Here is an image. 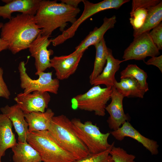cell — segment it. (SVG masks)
<instances>
[{
  "label": "cell",
  "instance_id": "5",
  "mask_svg": "<svg viewBox=\"0 0 162 162\" xmlns=\"http://www.w3.org/2000/svg\"><path fill=\"white\" fill-rule=\"evenodd\" d=\"M71 121L73 131L90 154L102 152L111 146V144L108 142L110 133H102L96 124H94L90 121L83 123L80 119L75 118Z\"/></svg>",
  "mask_w": 162,
  "mask_h": 162
},
{
  "label": "cell",
  "instance_id": "36",
  "mask_svg": "<svg viewBox=\"0 0 162 162\" xmlns=\"http://www.w3.org/2000/svg\"></svg>",
  "mask_w": 162,
  "mask_h": 162
},
{
  "label": "cell",
  "instance_id": "11",
  "mask_svg": "<svg viewBox=\"0 0 162 162\" xmlns=\"http://www.w3.org/2000/svg\"><path fill=\"white\" fill-rule=\"evenodd\" d=\"M51 97L48 92L38 91L25 94L20 93L14 98L24 114L32 112H44L48 108Z\"/></svg>",
  "mask_w": 162,
  "mask_h": 162
},
{
  "label": "cell",
  "instance_id": "3",
  "mask_svg": "<svg viewBox=\"0 0 162 162\" xmlns=\"http://www.w3.org/2000/svg\"><path fill=\"white\" fill-rule=\"evenodd\" d=\"M47 130L58 143L76 160L84 158L90 154L73 131L71 121L66 116L62 114L54 116Z\"/></svg>",
  "mask_w": 162,
  "mask_h": 162
},
{
  "label": "cell",
  "instance_id": "14",
  "mask_svg": "<svg viewBox=\"0 0 162 162\" xmlns=\"http://www.w3.org/2000/svg\"><path fill=\"white\" fill-rule=\"evenodd\" d=\"M110 134L119 141L123 140L126 137H130L142 144L152 155L158 154L159 146L157 141L143 136L128 121L125 122L122 127L111 131Z\"/></svg>",
  "mask_w": 162,
  "mask_h": 162
},
{
  "label": "cell",
  "instance_id": "21",
  "mask_svg": "<svg viewBox=\"0 0 162 162\" xmlns=\"http://www.w3.org/2000/svg\"><path fill=\"white\" fill-rule=\"evenodd\" d=\"M12 126L10 120L4 115L0 114V159L5 155L7 149L12 148L17 143Z\"/></svg>",
  "mask_w": 162,
  "mask_h": 162
},
{
  "label": "cell",
  "instance_id": "33",
  "mask_svg": "<svg viewBox=\"0 0 162 162\" xmlns=\"http://www.w3.org/2000/svg\"><path fill=\"white\" fill-rule=\"evenodd\" d=\"M3 23L0 22V29L2 28ZM8 49V44L5 41L3 40L0 37V52L5 50Z\"/></svg>",
  "mask_w": 162,
  "mask_h": 162
},
{
  "label": "cell",
  "instance_id": "23",
  "mask_svg": "<svg viewBox=\"0 0 162 162\" xmlns=\"http://www.w3.org/2000/svg\"><path fill=\"white\" fill-rule=\"evenodd\" d=\"M120 82L116 80L114 86L124 98L136 97L143 98L145 92L135 79L127 78L121 79Z\"/></svg>",
  "mask_w": 162,
  "mask_h": 162
},
{
  "label": "cell",
  "instance_id": "26",
  "mask_svg": "<svg viewBox=\"0 0 162 162\" xmlns=\"http://www.w3.org/2000/svg\"><path fill=\"white\" fill-rule=\"evenodd\" d=\"M147 73L135 64H128L120 73L121 79L127 78H131L135 79L145 92L149 90L147 82Z\"/></svg>",
  "mask_w": 162,
  "mask_h": 162
},
{
  "label": "cell",
  "instance_id": "30",
  "mask_svg": "<svg viewBox=\"0 0 162 162\" xmlns=\"http://www.w3.org/2000/svg\"><path fill=\"white\" fill-rule=\"evenodd\" d=\"M3 70L0 66V97L9 99L10 93L3 77Z\"/></svg>",
  "mask_w": 162,
  "mask_h": 162
},
{
  "label": "cell",
  "instance_id": "4",
  "mask_svg": "<svg viewBox=\"0 0 162 162\" xmlns=\"http://www.w3.org/2000/svg\"><path fill=\"white\" fill-rule=\"evenodd\" d=\"M26 141L39 153L44 162H74L76 159L63 148L48 130L28 132Z\"/></svg>",
  "mask_w": 162,
  "mask_h": 162
},
{
  "label": "cell",
  "instance_id": "1",
  "mask_svg": "<svg viewBox=\"0 0 162 162\" xmlns=\"http://www.w3.org/2000/svg\"><path fill=\"white\" fill-rule=\"evenodd\" d=\"M41 32L34 15L21 14L12 17L1 28L0 37L13 54L28 48Z\"/></svg>",
  "mask_w": 162,
  "mask_h": 162
},
{
  "label": "cell",
  "instance_id": "35",
  "mask_svg": "<svg viewBox=\"0 0 162 162\" xmlns=\"http://www.w3.org/2000/svg\"><path fill=\"white\" fill-rule=\"evenodd\" d=\"M0 162H2L1 159H0Z\"/></svg>",
  "mask_w": 162,
  "mask_h": 162
},
{
  "label": "cell",
  "instance_id": "2",
  "mask_svg": "<svg viewBox=\"0 0 162 162\" xmlns=\"http://www.w3.org/2000/svg\"><path fill=\"white\" fill-rule=\"evenodd\" d=\"M80 9L56 0H40L35 17L43 35L50 36L58 28L62 32L70 22L74 23Z\"/></svg>",
  "mask_w": 162,
  "mask_h": 162
},
{
  "label": "cell",
  "instance_id": "28",
  "mask_svg": "<svg viewBox=\"0 0 162 162\" xmlns=\"http://www.w3.org/2000/svg\"><path fill=\"white\" fill-rule=\"evenodd\" d=\"M110 154L114 162H135V156L128 153L120 147L113 146L110 152Z\"/></svg>",
  "mask_w": 162,
  "mask_h": 162
},
{
  "label": "cell",
  "instance_id": "32",
  "mask_svg": "<svg viewBox=\"0 0 162 162\" xmlns=\"http://www.w3.org/2000/svg\"><path fill=\"white\" fill-rule=\"evenodd\" d=\"M83 0H62L61 2L75 8H78V5Z\"/></svg>",
  "mask_w": 162,
  "mask_h": 162
},
{
  "label": "cell",
  "instance_id": "27",
  "mask_svg": "<svg viewBox=\"0 0 162 162\" xmlns=\"http://www.w3.org/2000/svg\"><path fill=\"white\" fill-rule=\"evenodd\" d=\"M114 145V142H113L107 150L97 154H90L85 157L76 160L74 162H114L110 152Z\"/></svg>",
  "mask_w": 162,
  "mask_h": 162
},
{
  "label": "cell",
  "instance_id": "25",
  "mask_svg": "<svg viewBox=\"0 0 162 162\" xmlns=\"http://www.w3.org/2000/svg\"><path fill=\"white\" fill-rule=\"evenodd\" d=\"M94 46L96 50L95 57L93 70L89 77L90 83L102 72L106 63L109 52V48L106 46L104 38Z\"/></svg>",
  "mask_w": 162,
  "mask_h": 162
},
{
  "label": "cell",
  "instance_id": "17",
  "mask_svg": "<svg viewBox=\"0 0 162 162\" xmlns=\"http://www.w3.org/2000/svg\"><path fill=\"white\" fill-rule=\"evenodd\" d=\"M40 0H13L3 6L0 5V17L10 19L12 14L16 12L35 16Z\"/></svg>",
  "mask_w": 162,
  "mask_h": 162
},
{
  "label": "cell",
  "instance_id": "12",
  "mask_svg": "<svg viewBox=\"0 0 162 162\" xmlns=\"http://www.w3.org/2000/svg\"><path fill=\"white\" fill-rule=\"evenodd\" d=\"M84 52L61 56L50 59L51 68L56 71V78L63 80L68 78L76 71Z\"/></svg>",
  "mask_w": 162,
  "mask_h": 162
},
{
  "label": "cell",
  "instance_id": "20",
  "mask_svg": "<svg viewBox=\"0 0 162 162\" xmlns=\"http://www.w3.org/2000/svg\"><path fill=\"white\" fill-rule=\"evenodd\" d=\"M54 113L50 108L44 112H32L24 114L26 121L28 125V131L47 130Z\"/></svg>",
  "mask_w": 162,
  "mask_h": 162
},
{
  "label": "cell",
  "instance_id": "10",
  "mask_svg": "<svg viewBox=\"0 0 162 162\" xmlns=\"http://www.w3.org/2000/svg\"><path fill=\"white\" fill-rule=\"evenodd\" d=\"M49 37L43 35L41 32L28 48L31 56L35 59L36 70L35 73L44 72L47 69L51 68L50 57L53 52L47 49L52 43V39H49Z\"/></svg>",
  "mask_w": 162,
  "mask_h": 162
},
{
  "label": "cell",
  "instance_id": "19",
  "mask_svg": "<svg viewBox=\"0 0 162 162\" xmlns=\"http://www.w3.org/2000/svg\"><path fill=\"white\" fill-rule=\"evenodd\" d=\"M161 1L160 0H132L129 20L134 30H137L142 27L149 9Z\"/></svg>",
  "mask_w": 162,
  "mask_h": 162
},
{
  "label": "cell",
  "instance_id": "24",
  "mask_svg": "<svg viewBox=\"0 0 162 162\" xmlns=\"http://www.w3.org/2000/svg\"><path fill=\"white\" fill-rule=\"evenodd\" d=\"M162 20V1L149 10L142 26L139 29L134 30V37L145 32H149L150 30L158 25Z\"/></svg>",
  "mask_w": 162,
  "mask_h": 162
},
{
  "label": "cell",
  "instance_id": "16",
  "mask_svg": "<svg viewBox=\"0 0 162 162\" xmlns=\"http://www.w3.org/2000/svg\"><path fill=\"white\" fill-rule=\"evenodd\" d=\"M116 22V17L113 16L110 18L105 17L102 24L99 28L95 27L93 31L75 48V50L72 53L76 54L84 52L91 46L94 45L100 42L103 38L104 35L109 29L113 28Z\"/></svg>",
  "mask_w": 162,
  "mask_h": 162
},
{
  "label": "cell",
  "instance_id": "9",
  "mask_svg": "<svg viewBox=\"0 0 162 162\" xmlns=\"http://www.w3.org/2000/svg\"><path fill=\"white\" fill-rule=\"evenodd\" d=\"M149 33L145 32L134 38L124 52L122 57L124 61L143 60L147 57L159 55V50L153 42Z\"/></svg>",
  "mask_w": 162,
  "mask_h": 162
},
{
  "label": "cell",
  "instance_id": "29",
  "mask_svg": "<svg viewBox=\"0 0 162 162\" xmlns=\"http://www.w3.org/2000/svg\"><path fill=\"white\" fill-rule=\"evenodd\" d=\"M153 42L159 50L162 49V22L149 33Z\"/></svg>",
  "mask_w": 162,
  "mask_h": 162
},
{
  "label": "cell",
  "instance_id": "7",
  "mask_svg": "<svg viewBox=\"0 0 162 162\" xmlns=\"http://www.w3.org/2000/svg\"><path fill=\"white\" fill-rule=\"evenodd\" d=\"M129 0H104L97 3H93L86 0H83V11L79 18L69 28L62 34L52 39L54 46L64 43L67 40L72 38L80 25L85 20L93 15L102 11L111 9H118Z\"/></svg>",
  "mask_w": 162,
  "mask_h": 162
},
{
  "label": "cell",
  "instance_id": "22",
  "mask_svg": "<svg viewBox=\"0 0 162 162\" xmlns=\"http://www.w3.org/2000/svg\"><path fill=\"white\" fill-rule=\"evenodd\" d=\"M14 162H41L38 152L27 142H18L12 148Z\"/></svg>",
  "mask_w": 162,
  "mask_h": 162
},
{
  "label": "cell",
  "instance_id": "34",
  "mask_svg": "<svg viewBox=\"0 0 162 162\" xmlns=\"http://www.w3.org/2000/svg\"><path fill=\"white\" fill-rule=\"evenodd\" d=\"M12 0H3L2 1L3 2L6 3V4H8Z\"/></svg>",
  "mask_w": 162,
  "mask_h": 162
},
{
  "label": "cell",
  "instance_id": "15",
  "mask_svg": "<svg viewBox=\"0 0 162 162\" xmlns=\"http://www.w3.org/2000/svg\"><path fill=\"white\" fill-rule=\"evenodd\" d=\"M0 110L11 121L18 137V142H27L28 125L26 121L24 113L17 104L11 106L7 105L1 107Z\"/></svg>",
  "mask_w": 162,
  "mask_h": 162
},
{
  "label": "cell",
  "instance_id": "31",
  "mask_svg": "<svg viewBox=\"0 0 162 162\" xmlns=\"http://www.w3.org/2000/svg\"><path fill=\"white\" fill-rule=\"evenodd\" d=\"M147 65H153L157 67L162 73V55L151 57L147 62H144Z\"/></svg>",
  "mask_w": 162,
  "mask_h": 162
},
{
  "label": "cell",
  "instance_id": "18",
  "mask_svg": "<svg viewBox=\"0 0 162 162\" xmlns=\"http://www.w3.org/2000/svg\"><path fill=\"white\" fill-rule=\"evenodd\" d=\"M123 60L115 58L113 56L111 49H109L108 54L106 65L101 73L90 83L94 86L103 84L106 87H112L116 80L115 78L116 73L120 67V64Z\"/></svg>",
  "mask_w": 162,
  "mask_h": 162
},
{
  "label": "cell",
  "instance_id": "8",
  "mask_svg": "<svg viewBox=\"0 0 162 162\" xmlns=\"http://www.w3.org/2000/svg\"><path fill=\"white\" fill-rule=\"evenodd\" d=\"M20 80V87L23 89V93L27 94L35 91L58 94L59 87V80L53 79L52 72H41L35 73L39 76L36 80L31 79L26 72L24 62H21L18 66Z\"/></svg>",
  "mask_w": 162,
  "mask_h": 162
},
{
  "label": "cell",
  "instance_id": "13",
  "mask_svg": "<svg viewBox=\"0 0 162 162\" xmlns=\"http://www.w3.org/2000/svg\"><path fill=\"white\" fill-rule=\"evenodd\" d=\"M111 103L106 106L105 110L110 116L107 122L110 128L113 130H117L126 121L129 117L125 114L123 107V100L124 97L116 90L112 87Z\"/></svg>",
  "mask_w": 162,
  "mask_h": 162
},
{
  "label": "cell",
  "instance_id": "6",
  "mask_svg": "<svg viewBox=\"0 0 162 162\" xmlns=\"http://www.w3.org/2000/svg\"><path fill=\"white\" fill-rule=\"evenodd\" d=\"M112 87L102 88L100 85L94 86L84 94L78 95L71 99L74 109L94 112L99 116L106 114L105 108L107 102L111 98Z\"/></svg>",
  "mask_w": 162,
  "mask_h": 162
}]
</instances>
